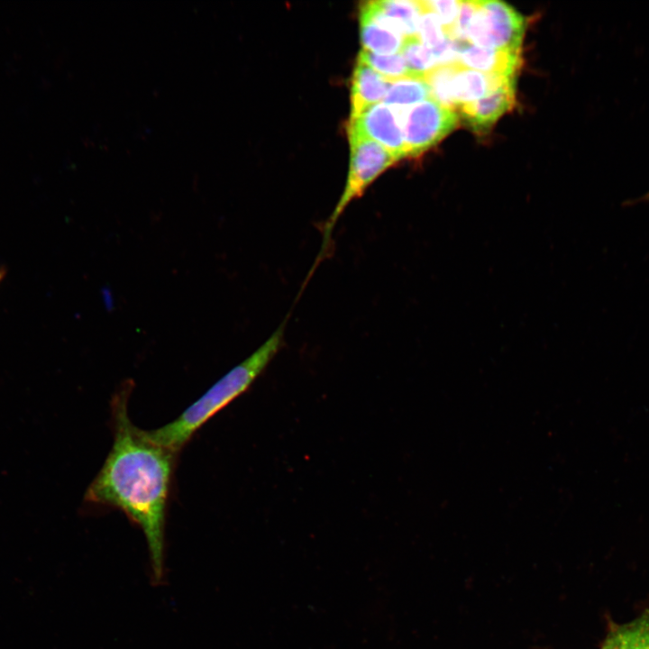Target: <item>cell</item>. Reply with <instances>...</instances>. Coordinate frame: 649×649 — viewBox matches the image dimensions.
Masks as SVG:
<instances>
[{"label":"cell","instance_id":"obj_1","mask_svg":"<svg viewBox=\"0 0 649 649\" xmlns=\"http://www.w3.org/2000/svg\"><path fill=\"white\" fill-rule=\"evenodd\" d=\"M132 382L111 402L114 442L86 500L118 508L142 531L150 554L151 578L165 579V526L176 453L148 440L128 415Z\"/></svg>","mask_w":649,"mask_h":649},{"label":"cell","instance_id":"obj_2","mask_svg":"<svg viewBox=\"0 0 649 649\" xmlns=\"http://www.w3.org/2000/svg\"><path fill=\"white\" fill-rule=\"evenodd\" d=\"M285 322L248 358L215 382L170 423L142 430L151 442L177 453L210 418L243 394L266 370L284 340Z\"/></svg>","mask_w":649,"mask_h":649},{"label":"cell","instance_id":"obj_3","mask_svg":"<svg viewBox=\"0 0 649 649\" xmlns=\"http://www.w3.org/2000/svg\"><path fill=\"white\" fill-rule=\"evenodd\" d=\"M350 141V169L344 190L333 213L323 225L319 262L331 246L336 222L349 203L360 197L368 186L385 169L398 160L378 142L360 135L348 134Z\"/></svg>","mask_w":649,"mask_h":649},{"label":"cell","instance_id":"obj_4","mask_svg":"<svg viewBox=\"0 0 649 649\" xmlns=\"http://www.w3.org/2000/svg\"><path fill=\"white\" fill-rule=\"evenodd\" d=\"M398 115L407 157H416L437 144L459 123V114L434 98L407 107H394Z\"/></svg>","mask_w":649,"mask_h":649},{"label":"cell","instance_id":"obj_5","mask_svg":"<svg viewBox=\"0 0 649 649\" xmlns=\"http://www.w3.org/2000/svg\"><path fill=\"white\" fill-rule=\"evenodd\" d=\"M478 3L467 32L468 42L481 48L520 51L526 26L525 17L500 1Z\"/></svg>","mask_w":649,"mask_h":649},{"label":"cell","instance_id":"obj_6","mask_svg":"<svg viewBox=\"0 0 649 649\" xmlns=\"http://www.w3.org/2000/svg\"><path fill=\"white\" fill-rule=\"evenodd\" d=\"M348 134L360 135L378 142L397 160L407 157L403 131L397 111L383 102L369 106L354 118H351Z\"/></svg>","mask_w":649,"mask_h":649},{"label":"cell","instance_id":"obj_7","mask_svg":"<svg viewBox=\"0 0 649 649\" xmlns=\"http://www.w3.org/2000/svg\"><path fill=\"white\" fill-rule=\"evenodd\" d=\"M515 79L475 102L462 105L456 113L478 134L489 133L496 122L516 104Z\"/></svg>","mask_w":649,"mask_h":649},{"label":"cell","instance_id":"obj_8","mask_svg":"<svg viewBox=\"0 0 649 649\" xmlns=\"http://www.w3.org/2000/svg\"><path fill=\"white\" fill-rule=\"evenodd\" d=\"M360 14L362 50L379 55L401 50L406 38L381 14L376 1L364 3Z\"/></svg>","mask_w":649,"mask_h":649},{"label":"cell","instance_id":"obj_9","mask_svg":"<svg viewBox=\"0 0 649 649\" xmlns=\"http://www.w3.org/2000/svg\"><path fill=\"white\" fill-rule=\"evenodd\" d=\"M522 64L520 51L481 48L463 41L458 65L489 75L515 78Z\"/></svg>","mask_w":649,"mask_h":649},{"label":"cell","instance_id":"obj_10","mask_svg":"<svg viewBox=\"0 0 649 649\" xmlns=\"http://www.w3.org/2000/svg\"><path fill=\"white\" fill-rule=\"evenodd\" d=\"M514 79L486 74L457 64L452 81L456 111L460 105L483 98Z\"/></svg>","mask_w":649,"mask_h":649},{"label":"cell","instance_id":"obj_11","mask_svg":"<svg viewBox=\"0 0 649 649\" xmlns=\"http://www.w3.org/2000/svg\"><path fill=\"white\" fill-rule=\"evenodd\" d=\"M389 82L370 66L357 59L352 80L350 119L383 100Z\"/></svg>","mask_w":649,"mask_h":649},{"label":"cell","instance_id":"obj_12","mask_svg":"<svg viewBox=\"0 0 649 649\" xmlns=\"http://www.w3.org/2000/svg\"><path fill=\"white\" fill-rule=\"evenodd\" d=\"M381 14L405 38L417 36L422 14L420 1L384 0L376 1Z\"/></svg>","mask_w":649,"mask_h":649},{"label":"cell","instance_id":"obj_13","mask_svg":"<svg viewBox=\"0 0 649 649\" xmlns=\"http://www.w3.org/2000/svg\"><path fill=\"white\" fill-rule=\"evenodd\" d=\"M603 649H649V608L635 620L613 627Z\"/></svg>","mask_w":649,"mask_h":649},{"label":"cell","instance_id":"obj_14","mask_svg":"<svg viewBox=\"0 0 649 649\" xmlns=\"http://www.w3.org/2000/svg\"><path fill=\"white\" fill-rule=\"evenodd\" d=\"M432 98L430 87L422 78L407 77L389 82L383 103L392 107H407Z\"/></svg>","mask_w":649,"mask_h":649},{"label":"cell","instance_id":"obj_15","mask_svg":"<svg viewBox=\"0 0 649 649\" xmlns=\"http://www.w3.org/2000/svg\"><path fill=\"white\" fill-rule=\"evenodd\" d=\"M401 55L415 78H424L426 74L437 68L432 50L423 44L417 36L405 39Z\"/></svg>","mask_w":649,"mask_h":649},{"label":"cell","instance_id":"obj_16","mask_svg":"<svg viewBox=\"0 0 649 649\" xmlns=\"http://www.w3.org/2000/svg\"><path fill=\"white\" fill-rule=\"evenodd\" d=\"M358 59L370 66L388 81L413 77L401 53L379 55L361 50Z\"/></svg>","mask_w":649,"mask_h":649},{"label":"cell","instance_id":"obj_17","mask_svg":"<svg viewBox=\"0 0 649 649\" xmlns=\"http://www.w3.org/2000/svg\"><path fill=\"white\" fill-rule=\"evenodd\" d=\"M456 65L437 67L424 78L430 87L432 98L455 112L456 106L452 98V81Z\"/></svg>","mask_w":649,"mask_h":649},{"label":"cell","instance_id":"obj_18","mask_svg":"<svg viewBox=\"0 0 649 649\" xmlns=\"http://www.w3.org/2000/svg\"><path fill=\"white\" fill-rule=\"evenodd\" d=\"M422 14L419 19L417 37L429 50L440 47L447 39V35L438 17L425 8L421 1Z\"/></svg>","mask_w":649,"mask_h":649},{"label":"cell","instance_id":"obj_19","mask_svg":"<svg viewBox=\"0 0 649 649\" xmlns=\"http://www.w3.org/2000/svg\"><path fill=\"white\" fill-rule=\"evenodd\" d=\"M421 3L438 17L446 35L451 38L458 17L460 1L439 0L421 1Z\"/></svg>","mask_w":649,"mask_h":649},{"label":"cell","instance_id":"obj_20","mask_svg":"<svg viewBox=\"0 0 649 649\" xmlns=\"http://www.w3.org/2000/svg\"><path fill=\"white\" fill-rule=\"evenodd\" d=\"M478 7V1H460L458 17L451 39L468 42L467 32Z\"/></svg>","mask_w":649,"mask_h":649},{"label":"cell","instance_id":"obj_21","mask_svg":"<svg viewBox=\"0 0 649 649\" xmlns=\"http://www.w3.org/2000/svg\"><path fill=\"white\" fill-rule=\"evenodd\" d=\"M636 202H649V192L644 194L643 197L637 198Z\"/></svg>","mask_w":649,"mask_h":649},{"label":"cell","instance_id":"obj_22","mask_svg":"<svg viewBox=\"0 0 649 649\" xmlns=\"http://www.w3.org/2000/svg\"><path fill=\"white\" fill-rule=\"evenodd\" d=\"M5 274V270L4 269H0V282L4 279Z\"/></svg>","mask_w":649,"mask_h":649},{"label":"cell","instance_id":"obj_23","mask_svg":"<svg viewBox=\"0 0 649 649\" xmlns=\"http://www.w3.org/2000/svg\"><path fill=\"white\" fill-rule=\"evenodd\" d=\"M603 649V648H602Z\"/></svg>","mask_w":649,"mask_h":649}]
</instances>
